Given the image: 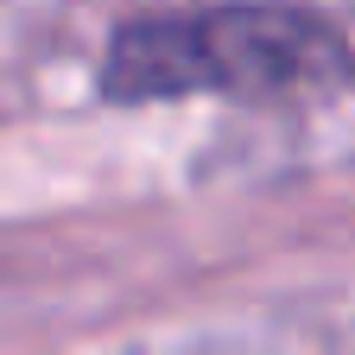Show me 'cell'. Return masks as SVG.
<instances>
[{
    "label": "cell",
    "instance_id": "6da1fadb",
    "mask_svg": "<svg viewBox=\"0 0 355 355\" xmlns=\"http://www.w3.org/2000/svg\"><path fill=\"white\" fill-rule=\"evenodd\" d=\"M355 76L336 19L292 0H216V7L140 13L114 26L102 51L108 102H184V96H318Z\"/></svg>",
    "mask_w": 355,
    "mask_h": 355
}]
</instances>
